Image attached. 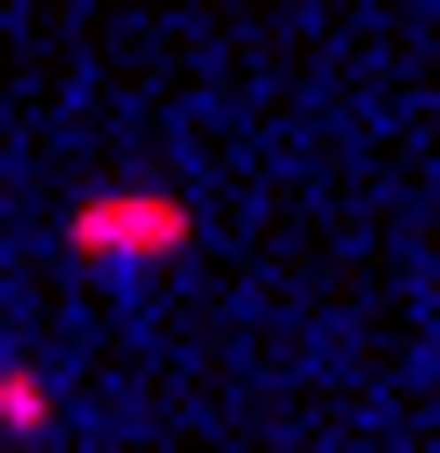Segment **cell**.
I'll return each instance as SVG.
<instances>
[{
	"label": "cell",
	"mask_w": 440,
	"mask_h": 453,
	"mask_svg": "<svg viewBox=\"0 0 440 453\" xmlns=\"http://www.w3.org/2000/svg\"><path fill=\"white\" fill-rule=\"evenodd\" d=\"M0 426H14V440H41V426H54V373L0 360Z\"/></svg>",
	"instance_id": "7a4b0ae2"
},
{
	"label": "cell",
	"mask_w": 440,
	"mask_h": 453,
	"mask_svg": "<svg viewBox=\"0 0 440 453\" xmlns=\"http://www.w3.org/2000/svg\"><path fill=\"white\" fill-rule=\"evenodd\" d=\"M200 241V213L174 200V187H94L81 213H67V254H94V267H160V254H187Z\"/></svg>",
	"instance_id": "6da1fadb"
}]
</instances>
